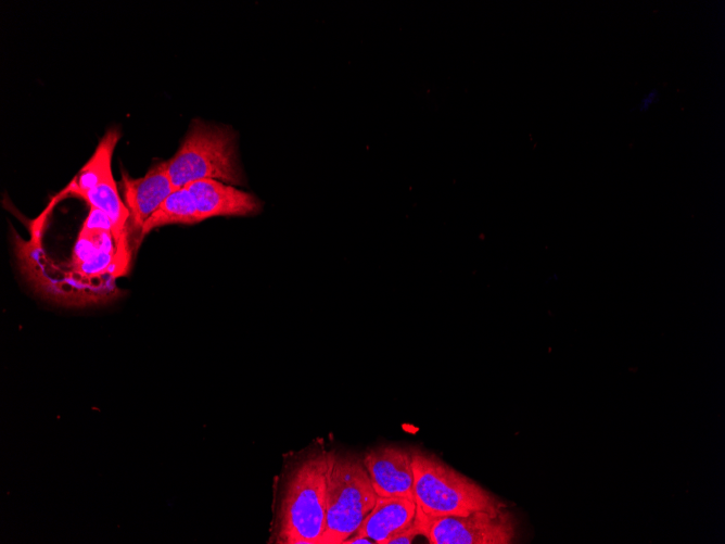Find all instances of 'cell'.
Masks as SVG:
<instances>
[{
	"mask_svg": "<svg viewBox=\"0 0 725 544\" xmlns=\"http://www.w3.org/2000/svg\"><path fill=\"white\" fill-rule=\"evenodd\" d=\"M81 230L88 232L110 231L113 226L110 217L101 210L90 206L88 216L86 217Z\"/></svg>",
	"mask_w": 725,
	"mask_h": 544,
	"instance_id": "obj_12",
	"label": "cell"
},
{
	"mask_svg": "<svg viewBox=\"0 0 725 544\" xmlns=\"http://www.w3.org/2000/svg\"><path fill=\"white\" fill-rule=\"evenodd\" d=\"M332 455L333 451L321 445L285 454L282 470L275 478L268 543L319 544Z\"/></svg>",
	"mask_w": 725,
	"mask_h": 544,
	"instance_id": "obj_1",
	"label": "cell"
},
{
	"mask_svg": "<svg viewBox=\"0 0 725 544\" xmlns=\"http://www.w3.org/2000/svg\"><path fill=\"white\" fill-rule=\"evenodd\" d=\"M420 534L415 521L411 526L393 535L385 544H411Z\"/></svg>",
	"mask_w": 725,
	"mask_h": 544,
	"instance_id": "obj_13",
	"label": "cell"
},
{
	"mask_svg": "<svg viewBox=\"0 0 725 544\" xmlns=\"http://www.w3.org/2000/svg\"><path fill=\"white\" fill-rule=\"evenodd\" d=\"M361 460L378 496L415 501L410 448L380 445L366 451Z\"/></svg>",
	"mask_w": 725,
	"mask_h": 544,
	"instance_id": "obj_6",
	"label": "cell"
},
{
	"mask_svg": "<svg viewBox=\"0 0 725 544\" xmlns=\"http://www.w3.org/2000/svg\"><path fill=\"white\" fill-rule=\"evenodd\" d=\"M114 257L115 253L98 251L81 264L74 266V271L85 277L104 273L111 274Z\"/></svg>",
	"mask_w": 725,
	"mask_h": 544,
	"instance_id": "obj_11",
	"label": "cell"
},
{
	"mask_svg": "<svg viewBox=\"0 0 725 544\" xmlns=\"http://www.w3.org/2000/svg\"><path fill=\"white\" fill-rule=\"evenodd\" d=\"M416 510L414 499L378 496L373 508L355 534L365 535L377 544H385L393 535L414 523Z\"/></svg>",
	"mask_w": 725,
	"mask_h": 544,
	"instance_id": "obj_9",
	"label": "cell"
},
{
	"mask_svg": "<svg viewBox=\"0 0 725 544\" xmlns=\"http://www.w3.org/2000/svg\"><path fill=\"white\" fill-rule=\"evenodd\" d=\"M415 524L431 544H509L517 523L506 508L466 516H430L417 508Z\"/></svg>",
	"mask_w": 725,
	"mask_h": 544,
	"instance_id": "obj_5",
	"label": "cell"
},
{
	"mask_svg": "<svg viewBox=\"0 0 725 544\" xmlns=\"http://www.w3.org/2000/svg\"><path fill=\"white\" fill-rule=\"evenodd\" d=\"M373 543L374 542L371 539L365 535L354 534L348 539H346L342 544H373Z\"/></svg>",
	"mask_w": 725,
	"mask_h": 544,
	"instance_id": "obj_15",
	"label": "cell"
},
{
	"mask_svg": "<svg viewBox=\"0 0 725 544\" xmlns=\"http://www.w3.org/2000/svg\"><path fill=\"white\" fill-rule=\"evenodd\" d=\"M659 100V91L657 89H652L649 92H647L640 100L638 104V110L640 112H646L650 109L652 104H654Z\"/></svg>",
	"mask_w": 725,
	"mask_h": 544,
	"instance_id": "obj_14",
	"label": "cell"
},
{
	"mask_svg": "<svg viewBox=\"0 0 725 544\" xmlns=\"http://www.w3.org/2000/svg\"><path fill=\"white\" fill-rule=\"evenodd\" d=\"M186 187L194 200L200 223L217 216H253L263 208L254 194L216 179L195 180Z\"/></svg>",
	"mask_w": 725,
	"mask_h": 544,
	"instance_id": "obj_8",
	"label": "cell"
},
{
	"mask_svg": "<svg viewBox=\"0 0 725 544\" xmlns=\"http://www.w3.org/2000/svg\"><path fill=\"white\" fill-rule=\"evenodd\" d=\"M120 186L129 211V239L131 236L137 237L138 249L137 240L143 224L174 190L166 161L156 163L143 177L137 179L123 174Z\"/></svg>",
	"mask_w": 725,
	"mask_h": 544,
	"instance_id": "obj_7",
	"label": "cell"
},
{
	"mask_svg": "<svg viewBox=\"0 0 725 544\" xmlns=\"http://www.w3.org/2000/svg\"><path fill=\"white\" fill-rule=\"evenodd\" d=\"M166 167L174 189L201 179L237 186L245 182L233 129L198 118L190 123L178 150L166 161Z\"/></svg>",
	"mask_w": 725,
	"mask_h": 544,
	"instance_id": "obj_2",
	"label": "cell"
},
{
	"mask_svg": "<svg viewBox=\"0 0 725 544\" xmlns=\"http://www.w3.org/2000/svg\"><path fill=\"white\" fill-rule=\"evenodd\" d=\"M200 223L192 194L187 187L174 189L157 210L143 224L138 245L152 230L167 225H194Z\"/></svg>",
	"mask_w": 725,
	"mask_h": 544,
	"instance_id": "obj_10",
	"label": "cell"
},
{
	"mask_svg": "<svg viewBox=\"0 0 725 544\" xmlns=\"http://www.w3.org/2000/svg\"><path fill=\"white\" fill-rule=\"evenodd\" d=\"M410 451L415 502L417 508L425 515L466 516L506 508L491 492L435 454L418 447H411Z\"/></svg>",
	"mask_w": 725,
	"mask_h": 544,
	"instance_id": "obj_3",
	"label": "cell"
},
{
	"mask_svg": "<svg viewBox=\"0 0 725 544\" xmlns=\"http://www.w3.org/2000/svg\"><path fill=\"white\" fill-rule=\"evenodd\" d=\"M361 458L333 451L327 484L325 530L319 544H342L355 534L377 501Z\"/></svg>",
	"mask_w": 725,
	"mask_h": 544,
	"instance_id": "obj_4",
	"label": "cell"
}]
</instances>
